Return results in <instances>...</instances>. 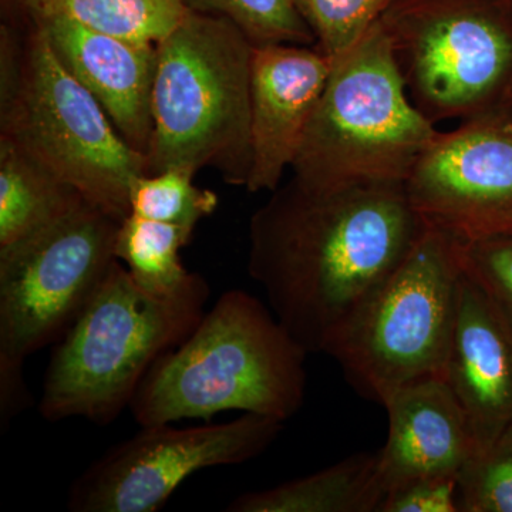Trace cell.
I'll use <instances>...</instances> for the list:
<instances>
[{"mask_svg": "<svg viewBox=\"0 0 512 512\" xmlns=\"http://www.w3.org/2000/svg\"><path fill=\"white\" fill-rule=\"evenodd\" d=\"M30 10L59 13L87 28L153 45L187 13L181 0H33Z\"/></svg>", "mask_w": 512, "mask_h": 512, "instance_id": "19", "label": "cell"}, {"mask_svg": "<svg viewBox=\"0 0 512 512\" xmlns=\"http://www.w3.org/2000/svg\"><path fill=\"white\" fill-rule=\"evenodd\" d=\"M308 355L271 308L231 289L157 360L128 409L141 427L232 410L285 423L305 402Z\"/></svg>", "mask_w": 512, "mask_h": 512, "instance_id": "2", "label": "cell"}, {"mask_svg": "<svg viewBox=\"0 0 512 512\" xmlns=\"http://www.w3.org/2000/svg\"><path fill=\"white\" fill-rule=\"evenodd\" d=\"M379 512H460L457 476L417 478L386 494Z\"/></svg>", "mask_w": 512, "mask_h": 512, "instance_id": "25", "label": "cell"}, {"mask_svg": "<svg viewBox=\"0 0 512 512\" xmlns=\"http://www.w3.org/2000/svg\"><path fill=\"white\" fill-rule=\"evenodd\" d=\"M33 0H2L3 9L9 15L18 16L28 20L30 9H32Z\"/></svg>", "mask_w": 512, "mask_h": 512, "instance_id": "26", "label": "cell"}, {"mask_svg": "<svg viewBox=\"0 0 512 512\" xmlns=\"http://www.w3.org/2000/svg\"><path fill=\"white\" fill-rule=\"evenodd\" d=\"M426 227L460 242L512 235V114L437 134L404 183Z\"/></svg>", "mask_w": 512, "mask_h": 512, "instance_id": "11", "label": "cell"}, {"mask_svg": "<svg viewBox=\"0 0 512 512\" xmlns=\"http://www.w3.org/2000/svg\"><path fill=\"white\" fill-rule=\"evenodd\" d=\"M407 92L431 121L512 114V20L476 0H433L384 12Z\"/></svg>", "mask_w": 512, "mask_h": 512, "instance_id": "9", "label": "cell"}, {"mask_svg": "<svg viewBox=\"0 0 512 512\" xmlns=\"http://www.w3.org/2000/svg\"><path fill=\"white\" fill-rule=\"evenodd\" d=\"M510 431H511V433H512V427H511Z\"/></svg>", "mask_w": 512, "mask_h": 512, "instance_id": "27", "label": "cell"}, {"mask_svg": "<svg viewBox=\"0 0 512 512\" xmlns=\"http://www.w3.org/2000/svg\"><path fill=\"white\" fill-rule=\"evenodd\" d=\"M192 12L222 16L234 22L252 45H316L293 0H181Z\"/></svg>", "mask_w": 512, "mask_h": 512, "instance_id": "21", "label": "cell"}, {"mask_svg": "<svg viewBox=\"0 0 512 512\" xmlns=\"http://www.w3.org/2000/svg\"><path fill=\"white\" fill-rule=\"evenodd\" d=\"M332 69L316 46H256L251 70L252 167L245 190L272 192L298 156Z\"/></svg>", "mask_w": 512, "mask_h": 512, "instance_id": "12", "label": "cell"}, {"mask_svg": "<svg viewBox=\"0 0 512 512\" xmlns=\"http://www.w3.org/2000/svg\"><path fill=\"white\" fill-rule=\"evenodd\" d=\"M15 90L0 99V137L9 138L94 207L119 222L130 215V184L148 174L99 101L74 79L43 29L28 19Z\"/></svg>", "mask_w": 512, "mask_h": 512, "instance_id": "7", "label": "cell"}, {"mask_svg": "<svg viewBox=\"0 0 512 512\" xmlns=\"http://www.w3.org/2000/svg\"><path fill=\"white\" fill-rule=\"evenodd\" d=\"M249 221L248 272L309 353H326L426 225L404 185L312 190L292 178Z\"/></svg>", "mask_w": 512, "mask_h": 512, "instance_id": "1", "label": "cell"}, {"mask_svg": "<svg viewBox=\"0 0 512 512\" xmlns=\"http://www.w3.org/2000/svg\"><path fill=\"white\" fill-rule=\"evenodd\" d=\"M437 134L410 99L379 20L333 60L293 161V178L320 191L404 185Z\"/></svg>", "mask_w": 512, "mask_h": 512, "instance_id": "5", "label": "cell"}, {"mask_svg": "<svg viewBox=\"0 0 512 512\" xmlns=\"http://www.w3.org/2000/svg\"><path fill=\"white\" fill-rule=\"evenodd\" d=\"M461 274L460 241L424 228L326 350L359 394L383 406L402 387L443 379Z\"/></svg>", "mask_w": 512, "mask_h": 512, "instance_id": "6", "label": "cell"}, {"mask_svg": "<svg viewBox=\"0 0 512 512\" xmlns=\"http://www.w3.org/2000/svg\"><path fill=\"white\" fill-rule=\"evenodd\" d=\"M458 480L460 512H512V433L478 450Z\"/></svg>", "mask_w": 512, "mask_h": 512, "instance_id": "23", "label": "cell"}, {"mask_svg": "<svg viewBox=\"0 0 512 512\" xmlns=\"http://www.w3.org/2000/svg\"><path fill=\"white\" fill-rule=\"evenodd\" d=\"M460 261L512 333V235L460 242Z\"/></svg>", "mask_w": 512, "mask_h": 512, "instance_id": "24", "label": "cell"}, {"mask_svg": "<svg viewBox=\"0 0 512 512\" xmlns=\"http://www.w3.org/2000/svg\"><path fill=\"white\" fill-rule=\"evenodd\" d=\"M383 407L389 434L377 454L384 494L417 478L457 476L476 453L466 414L441 377L402 387Z\"/></svg>", "mask_w": 512, "mask_h": 512, "instance_id": "15", "label": "cell"}, {"mask_svg": "<svg viewBox=\"0 0 512 512\" xmlns=\"http://www.w3.org/2000/svg\"><path fill=\"white\" fill-rule=\"evenodd\" d=\"M210 295V285L195 272L173 295H153L116 259L57 340L39 403L43 419L113 423L130 407L157 360L200 323Z\"/></svg>", "mask_w": 512, "mask_h": 512, "instance_id": "3", "label": "cell"}, {"mask_svg": "<svg viewBox=\"0 0 512 512\" xmlns=\"http://www.w3.org/2000/svg\"><path fill=\"white\" fill-rule=\"evenodd\" d=\"M384 495L379 454L357 453L309 476L238 495L227 511L379 512Z\"/></svg>", "mask_w": 512, "mask_h": 512, "instance_id": "17", "label": "cell"}, {"mask_svg": "<svg viewBox=\"0 0 512 512\" xmlns=\"http://www.w3.org/2000/svg\"><path fill=\"white\" fill-rule=\"evenodd\" d=\"M28 19L43 29L60 62L99 101L121 137L147 156L156 45L87 28L59 13L30 10Z\"/></svg>", "mask_w": 512, "mask_h": 512, "instance_id": "13", "label": "cell"}, {"mask_svg": "<svg viewBox=\"0 0 512 512\" xmlns=\"http://www.w3.org/2000/svg\"><path fill=\"white\" fill-rule=\"evenodd\" d=\"M195 171L171 167L156 174L137 175L130 184V214L194 229L214 214L218 195L194 183Z\"/></svg>", "mask_w": 512, "mask_h": 512, "instance_id": "20", "label": "cell"}, {"mask_svg": "<svg viewBox=\"0 0 512 512\" xmlns=\"http://www.w3.org/2000/svg\"><path fill=\"white\" fill-rule=\"evenodd\" d=\"M83 202L79 191L0 137V254L42 234Z\"/></svg>", "mask_w": 512, "mask_h": 512, "instance_id": "16", "label": "cell"}, {"mask_svg": "<svg viewBox=\"0 0 512 512\" xmlns=\"http://www.w3.org/2000/svg\"><path fill=\"white\" fill-rule=\"evenodd\" d=\"M120 222L89 201L0 254V417L30 406L23 363L57 342L116 261Z\"/></svg>", "mask_w": 512, "mask_h": 512, "instance_id": "8", "label": "cell"}, {"mask_svg": "<svg viewBox=\"0 0 512 512\" xmlns=\"http://www.w3.org/2000/svg\"><path fill=\"white\" fill-rule=\"evenodd\" d=\"M194 229L130 214L120 222L114 254L144 291L167 296L180 291L194 275L181 261V249Z\"/></svg>", "mask_w": 512, "mask_h": 512, "instance_id": "18", "label": "cell"}, {"mask_svg": "<svg viewBox=\"0 0 512 512\" xmlns=\"http://www.w3.org/2000/svg\"><path fill=\"white\" fill-rule=\"evenodd\" d=\"M443 379L466 414L476 451L511 429L512 333L464 272Z\"/></svg>", "mask_w": 512, "mask_h": 512, "instance_id": "14", "label": "cell"}, {"mask_svg": "<svg viewBox=\"0 0 512 512\" xmlns=\"http://www.w3.org/2000/svg\"><path fill=\"white\" fill-rule=\"evenodd\" d=\"M254 49L231 20L192 10L157 43L148 174L212 168L247 187Z\"/></svg>", "mask_w": 512, "mask_h": 512, "instance_id": "4", "label": "cell"}, {"mask_svg": "<svg viewBox=\"0 0 512 512\" xmlns=\"http://www.w3.org/2000/svg\"><path fill=\"white\" fill-rule=\"evenodd\" d=\"M284 421L244 413L228 423L197 427L143 426L110 448L74 481L73 512H156L192 474L237 466L268 450Z\"/></svg>", "mask_w": 512, "mask_h": 512, "instance_id": "10", "label": "cell"}, {"mask_svg": "<svg viewBox=\"0 0 512 512\" xmlns=\"http://www.w3.org/2000/svg\"><path fill=\"white\" fill-rule=\"evenodd\" d=\"M330 62L345 55L382 19L393 0H293Z\"/></svg>", "mask_w": 512, "mask_h": 512, "instance_id": "22", "label": "cell"}]
</instances>
